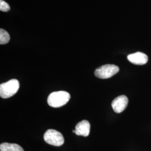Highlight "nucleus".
Returning <instances> with one entry per match:
<instances>
[{
	"mask_svg": "<svg viewBox=\"0 0 151 151\" xmlns=\"http://www.w3.org/2000/svg\"><path fill=\"white\" fill-rule=\"evenodd\" d=\"M70 94L65 91L53 92L48 97V104L53 108H60L64 106L70 99Z\"/></svg>",
	"mask_w": 151,
	"mask_h": 151,
	"instance_id": "1",
	"label": "nucleus"
},
{
	"mask_svg": "<svg viewBox=\"0 0 151 151\" xmlns=\"http://www.w3.org/2000/svg\"><path fill=\"white\" fill-rule=\"evenodd\" d=\"M20 87L19 82L12 79L0 85V96L3 99H7L14 96L18 91Z\"/></svg>",
	"mask_w": 151,
	"mask_h": 151,
	"instance_id": "2",
	"label": "nucleus"
},
{
	"mask_svg": "<svg viewBox=\"0 0 151 151\" xmlns=\"http://www.w3.org/2000/svg\"><path fill=\"white\" fill-rule=\"evenodd\" d=\"M44 139L50 145L60 146L65 142V139L62 133L54 129H48L44 134Z\"/></svg>",
	"mask_w": 151,
	"mask_h": 151,
	"instance_id": "3",
	"label": "nucleus"
},
{
	"mask_svg": "<svg viewBox=\"0 0 151 151\" xmlns=\"http://www.w3.org/2000/svg\"><path fill=\"white\" fill-rule=\"evenodd\" d=\"M119 71V67L116 65H104L95 70V75L99 78L106 79L115 75Z\"/></svg>",
	"mask_w": 151,
	"mask_h": 151,
	"instance_id": "4",
	"label": "nucleus"
},
{
	"mask_svg": "<svg viewBox=\"0 0 151 151\" xmlns=\"http://www.w3.org/2000/svg\"><path fill=\"white\" fill-rule=\"evenodd\" d=\"M128 104V99L125 95H120L115 98L111 103L114 111L116 113L123 112Z\"/></svg>",
	"mask_w": 151,
	"mask_h": 151,
	"instance_id": "5",
	"label": "nucleus"
},
{
	"mask_svg": "<svg viewBox=\"0 0 151 151\" xmlns=\"http://www.w3.org/2000/svg\"><path fill=\"white\" fill-rule=\"evenodd\" d=\"M90 132V124L87 120H82L76 125L75 129L73 130L76 135L87 137Z\"/></svg>",
	"mask_w": 151,
	"mask_h": 151,
	"instance_id": "6",
	"label": "nucleus"
},
{
	"mask_svg": "<svg viewBox=\"0 0 151 151\" xmlns=\"http://www.w3.org/2000/svg\"><path fill=\"white\" fill-rule=\"evenodd\" d=\"M127 58L130 62L137 65H145L148 60L146 54L139 52L128 55Z\"/></svg>",
	"mask_w": 151,
	"mask_h": 151,
	"instance_id": "7",
	"label": "nucleus"
},
{
	"mask_svg": "<svg viewBox=\"0 0 151 151\" xmlns=\"http://www.w3.org/2000/svg\"><path fill=\"white\" fill-rule=\"evenodd\" d=\"M1 151H24L22 147L15 143H3L0 145Z\"/></svg>",
	"mask_w": 151,
	"mask_h": 151,
	"instance_id": "8",
	"label": "nucleus"
},
{
	"mask_svg": "<svg viewBox=\"0 0 151 151\" xmlns=\"http://www.w3.org/2000/svg\"><path fill=\"white\" fill-rule=\"evenodd\" d=\"M10 37L9 34L5 30L0 29V44H5L8 43L10 41Z\"/></svg>",
	"mask_w": 151,
	"mask_h": 151,
	"instance_id": "9",
	"label": "nucleus"
},
{
	"mask_svg": "<svg viewBox=\"0 0 151 151\" xmlns=\"http://www.w3.org/2000/svg\"><path fill=\"white\" fill-rule=\"evenodd\" d=\"M10 10V7L5 1L0 0V10L3 12H7Z\"/></svg>",
	"mask_w": 151,
	"mask_h": 151,
	"instance_id": "10",
	"label": "nucleus"
}]
</instances>
